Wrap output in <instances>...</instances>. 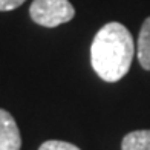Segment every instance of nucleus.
Segmentation results:
<instances>
[{"label":"nucleus","mask_w":150,"mask_h":150,"mask_svg":"<svg viewBox=\"0 0 150 150\" xmlns=\"http://www.w3.org/2000/svg\"><path fill=\"white\" fill-rule=\"evenodd\" d=\"M29 14L37 25L55 28L71 22L75 16V9L69 0H34Z\"/></svg>","instance_id":"2"},{"label":"nucleus","mask_w":150,"mask_h":150,"mask_svg":"<svg viewBox=\"0 0 150 150\" xmlns=\"http://www.w3.org/2000/svg\"><path fill=\"white\" fill-rule=\"evenodd\" d=\"M121 150H150V130H135L124 136Z\"/></svg>","instance_id":"5"},{"label":"nucleus","mask_w":150,"mask_h":150,"mask_svg":"<svg viewBox=\"0 0 150 150\" xmlns=\"http://www.w3.org/2000/svg\"><path fill=\"white\" fill-rule=\"evenodd\" d=\"M133 54L132 34L124 25L112 22L95 34L91 46V63L100 78L115 83L129 72Z\"/></svg>","instance_id":"1"},{"label":"nucleus","mask_w":150,"mask_h":150,"mask_svg":"<svg viewBox=\"0 0 150 150\" xmlns=\"http://www.w3.org/2000/svg\"><path fill=\"white\" fill-rule=\"evenodd\" d=\"M22 136L14 117L0 109V150H20Z\"/></svg>","instance_id":"3"},{"label":"nucleus","mask_w":150,"mask_h":150,"mask_svg":"<svg viewBox=\"0 0 150 150\" xmlns=\"http://www.w3.org/2000/svg\"><path fill=\"white\" fill-rule=\"evenodd\" d=\"M25 2L26 0H0V11H12Z\"/></svg>","instance_id":"7"},{"label":"nucleus","mask_w":150,"mask_h":150,"mask_svg":"<svg viewBox=\"0 0 150 150\" xmlns=\"http://www.w3.org/2000/svg\"><path fill=\"white\" fill-rule=\"evenodd\" d=\"M38 150H80L77 146L71 144L66 141H58V139H52V141H46L40 146Z\"/></svg>","instance_id":"6"},{"label":"nucleus","mask_w":150,"mask_h":150,"mask_svg":"<svg viewBox=\"0 0 150 150\" xmlns=\"http://www.w3.org/2000/svg\"><path fill=\"white\" fill-rule=\"evenodd\" d=\"M138 60L146 71H150V17L144 20L138 37Z\"/></svg>","instance_id":"4"}]
</instances>
